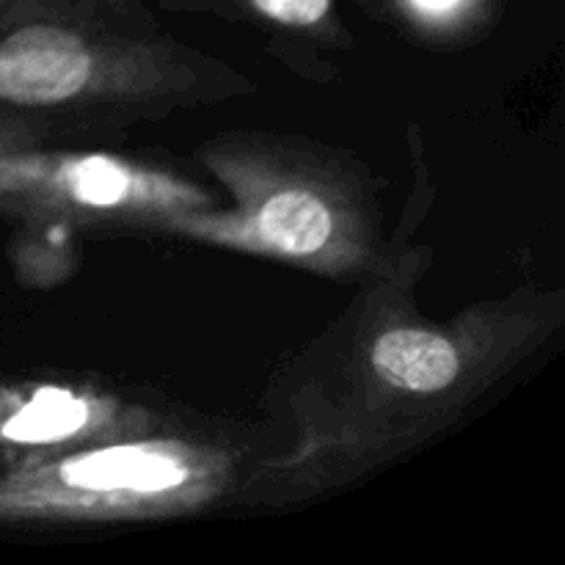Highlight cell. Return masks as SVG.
I'll return each mask as SVG.
<instances>
[{"instance_id":"6da1fadb","label":"cell","mask_w":565,"mask_h":565,"mask_svg":"<svg viewBox=\"0 0 565 565\" xmlns=\"http://www.w3.org/2000/svg\"><path fill=\"white\" fill-rule=\"evenodd\" d=\"M428 246L397 237L345 312L274 386L279 439L243 467L235 497L301 505L351 489L456 428L565 320V290L524 281L450 318H425Z\"/></svg>"},{"instance_id":"7a4b0ae2","label":"cell","mask_w":565,"mask_h":565,"mask_svg":"<svg viewBox=\"0 0 565 565\" xmlns=\"http://www.w3.org/2000/svg\"><path fill=\"white\" fill-rule=\"evenodd\" d=\"M224 202L180 215L163 235L362 281L395 248L379 188L348 154L276 132H221L196 152Z\"/></svg>"},{"instance_id":"3957f363","label":"cell","mask_w":565,"mask_h":565,"mask_svg":"<svg viewBox=\"0 0 565 565\" xmlns=\"http://www.w3.org/2000/svg\"><path fill=\"white\" fill-rule=\"evenodd\" d=\"M77 141L3 121L0 204L61 235H163L180 215L224 202L169 166Z\"/></svg>"},{"instance_id":"277c9868","label":"cell","mask_w":565,"mask_h":565,"mask_svg":"<svg viewBox=\"0 0 565 565\" xmlns=\"http://www.w3.org/2000/svg\"><path fill=\"white\" fill-rule=\"evenodd\" d=\"M169 419L121 392L66 381L0 386V445L28 456L147 434Z\"/></svg>"},{"instance_id":"5b68a950","label":"cell","mask_w":565,"mask_h":565,"mask_svg":"<svg viewBox=\"0 0 565 565\" xmlns=\"http://www.w3.org/2000/svg\"><path fill=\"white\" fill-rule=\"evenodd\" d=\"M174 9L213 11L232 22L254 28L276 58L296 72L323 77L326 55L353 47L337 0H171Z\"/></svg>"},{"instance_id":"8992f818","label":"cell","mask_w":565,"mask_h":565,"mask_svg":"<svg viewBox=\"0 0 565 565\" xmlns=\"http://www.w3.org/2000/svg\"><path fill=\"white\" fill-rule=\"evenodd\" d=\"M417 20L434 22V20H450L467 0H401Z\"/></svg>"}]
</instances>
